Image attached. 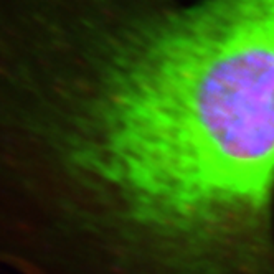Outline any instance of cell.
Masks as SVG:
<instances>
[{"instance_id": "6da1fadb", "label": "cell", "mask_w": 274, "mask_h": 274, "mask_svg": "<svg viewBox=\"0 0 274 274\" xmlns=\"http://www.w3.org/2000/svg\"><path fill=\"white\" fill-rule=\"evenodd\" d=\"M63 134L86 213L152 259L274 238V0H89Z\"/></svg>"}]
</instances>
